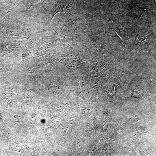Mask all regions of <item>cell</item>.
Instances as JSON below:
<instances>
[{"label": "cell", "instance_id": "obj_1", "mask_svg": "<svg viewBox=\"0 0 156 156\" xmlns=\"http://www.w3.org/2000/svg\"><path fill=\"white\" fill-rule=\"evenodd\" d=\"M113 30L117 36L123 41L124 44L127 42L128 39V36L124 32L123 28L121 27H114L112 28Z\"/></svg>", "mask_w": 156, "mask_h": 156}, {"label": "cell", "instance_id": "obj_2", "mask_svg": "<svg viewBox=\"0 0 156 156\" xmlns=\"http://www.w3.org/2000/svg\"><path fill=\"white\" fill-rule=\"evenodd\" d=\"M131 12L133 14L138 15L140 17L142 14L145 11L143 9H140L137 7L131 6L129 7Z\"/></svg>", "mask_w": 156, "mask_h": 156}, {"label": "cell", "instance_id": "obj_3", "mask_svg": "<svg viewBox=\"0 0 156 156\" xmlns=\"http://www.w3.org/2000/svg\"><path fill=\"white\" fill-rule=\"evenodd\" d=\"M91 4L93 5H102L105 3V0H87Z\"/></svg>", "mask_w": 156, "mask_h": 156}, {"label": "cell", "instance_id": "obj_4", "mask_svg": "<svg viewBox=\"0 0 156 156\" xmlns=\"http://www.w3.org/2000/svg\"><path fill=\"white\" fill-rule=\"evenodd\" d=\"M1 74H2V71H1V69L0 67V77L1 75Z\"/></svg>", "mask_w": 156, "mask_h": 156}]
</instances>
